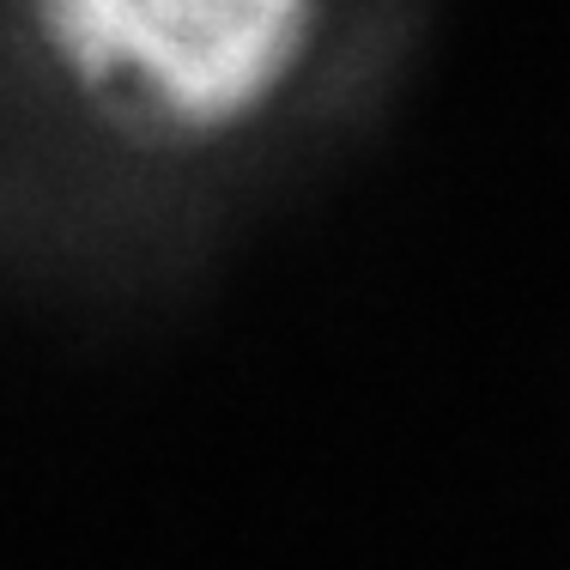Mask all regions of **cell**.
<instances>
[{
	"instance_id": "obj_1",
	"label": "cell",
	"mask_w": 570,
	"mask_h": 570,
	"mask_svg": "<svg viewBox=\"0 0 570 570\" xmlns=\"http://www.w3.org/2000/svg\"><path fill=\"white\" fill-rule=\"evenodd\" d=\"M79 86L183 134L230 128L292 73L309 0H37Z\"/></svg>"
}]
</instances>
